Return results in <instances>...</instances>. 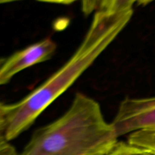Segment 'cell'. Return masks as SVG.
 <instances>
[{
  "label": "cell",
  "mask_w": 155,
  "mask_h": 155,
  "mask_svg": "<svg viewBox=\"0 0 155 155\" xmlns=\"http://www.w3.org/2000/svg\"><path fill=\"white\" fill-rule=\"evenodd\" d=\"M133 10L98 11L73 55L39 87L14 104L4 134L9 142L28 130L38 117L66 92L127 27Z\"/></svg>",
  "instance_id": "1"
},
{
  "label": "cell",
  "mask_w": 155,
  "mask_h": 155,
  "mask_svg": "<svg viewBox=\"0 0 155 155\" xmlns=\"http://www.w3.org/2000/svg\"><path fill=\"white\" fill-rule=\"evenodd\" d=\"M118 142L98 101L79 92L60 117L33 133L18 155H103Z\"/></svg>",
  "instance_id": "2"
},
{
  "label": "cell",
  "mask_w": 155,
  "mask_h": 155,
  "mask_svg": "<svg viewBox=\"0 0 155 155\" xmlns=\"http://www.w3.org/2000/svg\"><path fill=\"white\" fill-rule=\"evenodd\" d=\"M117 137L141 130L155 129V96L127 97L120 104L112 120Z\"/></svg>",
  "instance_id": "3"
},
{
  "label": "cell",
  "mask_w": 155,
  "mask_h": 155,
  "mask_svg": "<svg viewBox=\"0 0 155 155\" xmlns=\"http://www.w3.org/2000/svg\"><path fill=\"white\" fill-rule=\"evenodd\" d=\"M56 48L53 39L45 38L14 53L0 67V86L8 83L24 70L51 58Z\"/></svg>",
  "instance_id": "4"
},
{
  "label": "cell",
  "mask_w": 155,
  "mask_h": 155,
  "mask_svg": "<svg viewBox=\"0 0 155 155\" xmlns=\"http://www.w3.org/2000/svg\"><path fill=\"white\" fill-rule=\"evenodd\" d=\"M127 143L155 155V129L135 132L128 136Z\"/></svg>",
  "instance_id": "5"
},
{
  "label": "cell",
  "mask_w": 155,
  "mask_h": 155,
  "mask_svg": "<svg viewBox=\"0 0 155 155\" xmlns=\"http://www.w3.org/2000/svg\"><path fill=\"white\" fill-rule=\"evenodd\" d=\"M82 11L88 15L98 11L110 10L114 0H81Z\"/></svg>",
  "instance_id": "6"
},
{
  "label": "cell",
  "mask_w": 155,
  "mask_h": 155,
  "mask_svg": "<svg viewBox=\"0 0 155 155\" xmlns=\"http://www.w3.org/2000/svg\"><path fill=\"white\" fill-rule=\"evenodd\" d=\"M108 155H154L141 148L132 146L127 142H118Z\"/></svg>",
  "instance_id": "7"
},
{
  "label": "cell",
  "mask_w": 155,
  "mask_h": 155,
  "mask_svg": "<svg viewBox=\"0 0 155 155\" xmlns=\"http://www.w3.org/2000/svg\"><path fill=\"white\" fill-rule=\"evenodd\" d=\"M137 0H114L108 12H124L131 10Z\"/></svg>",
  "instance_id": "8"
},
{
  "label": "cell",
  "mask_w": 155,
  "mask_h": 155,
  "mask_svg": "<svg viewBox=\"0 0 155 155\" xmlns=\"http://www.w3.org/2000/svg\"><path fill=\"white\" fill-rule=\"evenodd\" d=\"M13 107L14 104H5L0 101V120H6Z\"/></svg>",
  "instance_id": "9"
},
{
  "label": "cell",
  "mask_w": 155,
  "mask_h": 155,
  "mask_svg": "<svg viewBox=\"0 0 155 155\" xmlns=\"http://www.w3.org/2000/svg\"><path fill=\"white\" fill-rule=\"evenodd\" d=\"M39 2H49V3H57V4H63V5H69L71 3H74V2L77 0H37Z\"/></svg>",
  "instance_id": "10"
},
{
  "label": "cell",
  "mask_w": 155,
  "mask_h": 155,
  "mask_svg": "<svg viewBox=\"0 0 155 155\" xmlns=\"http://www.w3.org/2000/svg\"><path fill=\"white\" fill-rule=\"evenodd\" d=\"M153 1H154V0H137L136 3H137L138 5L145 6L147 5L148 4H149V3L152 2Z\"/></svg>",
  "instance_id": "11"
},
{
  "label": "cell",
  "mask_w": 155,
  "mask_h": 155,
  "mask_svg": "<svg viewBox=\"0 0 155 155\" xmlns=\"http://www.w3.org/2000/svg\"><path fill=\"white\" fill-rule=\"evenodd\" d=\"M6 127V120H0V133L4 132Z\"/></svg>",
  "instance_id": "12"
},
{
  "label": "cell",
  "mask_w": 155,
  "mask_h": 155,
  "mask_svg": "<svg viewBox=\"0 0 155 155\" xmlns=\"http://www.w3.org/2000/svg\"><path fill=\"white\" fill-rule=\"evenodd\" d=\"M15 1H19V0H0V4H4V3L12 2H15Z\"/></svg>",
  "instance_id": "13"
},
{
  "label": "cell",
  "mask_w": 155,
  "mask_h": 155,
  "mask_svg": "<svg viewBox=\"0 0 155 155\" xmlns=\"http://www.w3.org/2000/svg\"><path fill=\"white\" fill-rule=\"evenodd\" d=\"M5 58H4L0 57V67L2 66V64L3 62L5 61Z\"/></svg>",
  "instance_id": "14"
},
{
  "label": "cell",
  "mask_w": 155,
  "mask_h": 155,
  "mask_svg": "<svg viewBox=\"0 0 155 155\" xmlns=\"http://www.w3.org/2000/svg\"><path fill=\"white\" fill-rule=\"evenodd\" d=\"M109 154V153H108V154H103V155H108Z\"/></svg>",
  "instance_id": "15"
}]
</instances>
